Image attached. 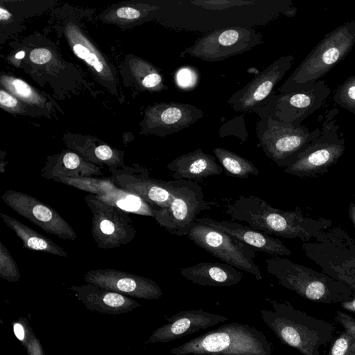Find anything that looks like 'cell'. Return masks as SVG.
<instances>
[{"label":"cell","mask_w":355,"mask_h":355,"mask_svg":"<svg viewBox=\"0 0 355 355\" xmlns=\"http://www.w3.org/2000/svg\"><path fill=\"white\" fill-rule=\"evenodd\" d=\"M56 182L94 195L98 199L128 213L154 216V207L135 194L117 186L110 178H66Z\"/></svg>","instance_id":"9a60e30c"},{"label":"cell","mask_w":355,"mask_h":355,"mask_svg":"<svg viewBox=\"0 0 355 355\" xmlns=\"http://www.w3.org/2000/svg\"><path fill=\"white\" fill-rule=\"evenodd\" d=\"M12 329L15 337L21 343L28 355H45L41 343L26 318H19L14 321Z\"/></svg>","instance_id":"83f0119b"},{"label":"cell","mask_w":355,"mask_h":355,"mask_svg":"<svg viewBox=\"0 0 355 355\" xmlns=\"http://www.w3.org/2000/svg\"><path fill=\"white\" fill-rule=\"evenodd\" d=\"M1 199L20 216L44 232L64 240L73 241L77 234L73 227L53 207L24 192L8 189Z\"/></svg>","instance_id":"4fadbf2b"},{"label":"cell","mask_w":355,"mask_h":355,"mask_svg":"<svg viewBox=\"0 0 355 355\" xmlns=\"http://www.w3.org/2000/svg\"><path fill=\"white\" fill-rule=\"evenodd\" d=\"M204 114L202 110L189 103H160L150 111L149 126L161 137H165L189 127Z\"/></svg>","instance_id":"ffe728a7"},{"label":"cell","mask_w":355,"mask_h":355,"mask_svg":"<svg viewBox=\"0 0 355 355\" xmlns=\"http://www.w3.org/2000/svg\"><path fill=\"white\" fill-rule=\"evenodd\" d=\"M172 183V200L166 208H155L157 223L168 232L185 236L196 223L197 216L210 209L205 200L202 188L195 181L174 180Z\"/></svg>","instance_id":"9c48e42d"},{"label":"cell","mask_w":355,"mask_h":355,"mask_svg":"<svg viewBox=\"0 0 355 355\" xmlns=\"http://www.w3.org/2000/svg\"><path fill=\"white\" fill-rule=\"evenodd\" d=\"M354 349L355 338L345 330L334 340L328 355H352Z\"/></svg>","instance_id":"1f68e13d"},{"label":"cell","mask_w":355,"mask_h":355,"mask_svg":"<svg viewBox=\"0 0 355 355\" xmlns=\"http://www.w3.org/2000/svg\"><path fill=\"white\" fill-rule=\"evenodd\" d=\"M116 15L119 18L134 19L140 17L139 10L131 7H121L116 10Z\"/></svg>","instance_id":"8d00e7d4"},{"label":"cell","mask_w":355,"mask_h":355,"mask_svg":"<svg viewBox=\"0 0 355 355\" xmlns=\"http://www.w3.org/2000/svg\"><path fill=\"white\" fill-rule=\"evenodd\" d=\"M266 270L282 286L310 301L334 304L352 297V289L344 283L279 256L266 259Z\"/></svg>","instance_id":"5b68a950"},{"label":"cell","mask_w":355,"mask_h":355,"mask_svg":"<svg viewBox=\"0 0 355 355\" xmlns=\"http://www.w3.org/2000/svg\"><path fill=\"white\" fill-rule=\"evenodd\" d=\"M86 283L130 297L157 300L163 292L159 285L146 277L113 268H98L85 272Z\"/></svg>","instance_id":"e0dca14e"},{"label":"cell","mask_w":355,"mask_h":355,"mask_svg":"<svg viewBox=\"0 0 355 355\" xmlns=\"http://www.w3.org/2000/svg\"><path fill=\"white\" fill-rule=\"evenodd\" d=\"M206 355H227V354H221L214 353V354H206Z\"/></svg>","instance_id":"7bdbcfd3"},{"label":"cell","mask_w":355,"mask_h":355,"mask_svg":"<svg viewBox=\"0 0 355 355\" xmlns=\"http://www.w3.org/2000/svg\"><path fill=\"white\" fill-rule=\"evenodd\" d=\"M259 145L267 157L279 166L291 164L320 132V127L310 131L307 126L260 117L256 123Z\"/></svg>","instance_id":"52a82bcc"},{"label":"cell","mask_w":355,"mask_h":355,"mask_svg":"<svg viewBox=\"0 0 355 355\" xmlns=\"http://www.w3.org/2000/svg\"><path fill=\"white\" fill-rule=\"evenodd\" d=\"M110 173L117 186L137 195L155 208H166L172 200L171 180L151 178L147 168L137 165L135 167L123 166Z\"/></svg>","instance_id":"2e32d148"},{"label":"cell","mask_w":355,"mask_h":355,"mask_svg":"<svg viewBox=\"0 0 355 355\" xmlns=\"http://www.w3.org/2000/svg\"><path fill=\"white\" fill-rule=\"evenodd\" d=\"M349 216L355 227V204H352L350 207Z\"/></svg>","instance_id":"60d3db41"},{"label":"cell","mask_w":355,"mask_h":355,"mask_svg":"<svg viewBox=\"0 0 355 355\" xmlns=\"http://www.w3.org/2000/svg\"><path fill=\"white\" fill-rule=\"evenodd\" d=\"M198 80V71L193 67H182L175 73L177 85L184 90L193 89L197 85Z\"/></svg>","instance_id":"d6a6232c"},{"label":"cell","mask_w":355,"mask_h":355,"mask_svg":"<svg viewBox=\"0 0 355 355\" xmlns=\"http://www.w3.org/2000/svg\"><path fill=\"white\" fill-rule=\"evenodd\" d=\"M263 43V35L252 28L228 27L207 33L180 53L207 62L223 61Z\"/></svg>","instance_id":"8fae6325"},{"label":"cell","mask_w":355,"mask_h":355,"mask_svg":"<svg viewBox=\"0 0 355 355\" xmlns=\"http://www.w3.org/2000/svg\"><path fill=\"white\" fill-rule=\"evenodd\" d=\"M85 201L92 212L91 232L101 249H113L132 241L136 230L128 212L89 193Z\"/></svg>","instance_id":"7c38bea8"},{"label":"cell","mask_w":355,"mask_h":355,"mask_svg":"<svg viewBox=\"0 0 355 355\" xmlns=\"http://www.w3.org/2000/svg\"><path fill=\"white\" fill-rule=\"evenodd\" d=\"M180 275L193 284L203 286L228 287L241 282L240 270L225 263L200 262L180 269Z\"/></svg>","instance_id":"cb8c5ba5"},{"label":"cell","mask_w":355,"mask_h":355,"mask_svg":"<svg viewBox=\"0 0 355 355\" xmlns=\"http://www.w3.org/2000/svg\"><path fill=\"white\" fill-rule=\"evenodd\" d=\"M71 290L87 309L99 313L119 315L141 306V304L132 297L92 284L73 285Z\"/></svg>","instance_id":"7402d4cb"},{"label":"cell","mask_w":355,"mask_h":355,"mask_svg":"<svg viewBox=\"0 0 355 355\" xmlns=\"http://www.w3.org/2000/svg\"><path fill=\"white\" fill-rule=\"evenodd\" d=\"M184 236L223 263L252 275L257 280L262 279L254 262L255 250L236 238L196 222Z\"/></svg>","instance_id":"30bf717a"},{"label":"cell","mask_w":355,"mask_h":355,"mask_svg":"<svg viewBox=\"0 0 355 355\" xmlns=\"http://www.w3.org/2000/svg\"><path fill=\"white\" fill-rule=\"evenodd\" d=\"M1 82L9 90L20 98L32 102L37 101V96L32 88L24 81L12 77H3Z\"/></svg>","instance_id":"4dcf8cb0"},{"label":"cell","mask_w":355,"mask_h":355,"mask_svg":"<svg viewBox=\"0 0 355 355\" xmlns=\"http://www.w3.org/2000/svg\"><path fill=\"white\" fill-rule=\"evenodd\" d=\"M166 318L168 322L156 329L147 343H167L228 320L224 315L202 309L182 311Z\"/></svg>","instance_id":"d6986e66"},{"label":"cell","mask_w":355,"mask_h":355,"mask_svg":"<svg viewBox=\"0 0 355 355\" xmlns=\"http://www.w3.org/2000/svg\"><path fill=\"white\" fill-rule=\"evenodd\" d=\"M352 355H355V349L354 351L353 352L352 354Z\"/></svg>","instance_id":"ee69618b"},{"label":"cell","mask_w":355,"mask_h":355,"mask_svg":"<svg viewBox=\"0 0 355 355\" xmlns=\"http://www.w3.org/2000/svg\"><path fill=\"white\" fill-rule=\"evenodd\" d=\"M331 89L324 80L302 89L271 95L252 112L259 117H268L280 122L302 124L318 111L327 101Z\"/></svg>","instance_id":"ba28073f"},{"label":"cell","mask_w":355,"mask_h":355,"mask_svg":"<svg viewBox=\"0 0 355 355\" xmlns=\"http://www.w3.org/2000/svg\"><path fill=\"white\" fill-rule=\"evenodd\" d=\"M340 306L345 310L355 312V295H352L348 300L340 302Z\"/></svg>","instance_id":"f35d334b"},{"label":"cell","mask_w":355,"mask_h":355,"mask_svg":"<svg viewBox=\"0 0 355 355\" xmlns=\"http://www.w3.org/2000/svg\"><path fill=\"white\" fill-rule=\"evenodd\" d=\"M0 103L2 106L8 108L15 107L18 104V101L15 97L3 89L0 91Z\"/></svg>","instance_id":"74e56055"},{"label":"cell","mask_w":355,"mask_h":355,"mask_svg":"<svg viewBox=\"0 0 355 355\" xmlns=\"http://www.w3.org/2000/svg\"><path fill=\"white\" fill-rule=\"evenodd\" d=\"M334 230V239L330 232L325 233L323 231L315 237L321 242L319 244L324 251L333 255L334 259L338 260V262L333 261V263L321 266L326 275L348 286L352 291V295H355L354 245L345 232L338 234V237L336 230Z\"/></svg>","instance_id":"ac0fdd59"},{"label":"cell","mask_w":355,"mask_h":355,"mask_svg":"<svg viewBox=\"0 0 355 355\" xmlns=\"http://www.w3.org/2000/svg\"><path fill=\"white\" fill-rule=\"evenodd\" d=\"M336 318L344 329L355 338V318L340 311H336Z\"/></svg>","instance_id":"e575fe53"},{"label":"cell","mask_w":355,"mask_h":355,"mask_svg":"<svg viewBox=\"0 0 355 355\" xmlns=\"http://www.w3.org/2000/svg\"><path fill=\"white\" fill-rule=\"evenodd\" d=\"M0 216L3 223L21 239L24 248L42 251L60 257H68L69 255L64 248L57 245L51 239L7 214L1 213Z\"/></svg>","instance_id":"484cf974"},{"label":"cell","mask_w":355,"mask_h":355,"mask_svg":"<svg viewBox=\"0 0 355 355\" xmlns=\"http://www.w3.org/2000/svg\"><path fill=\"white\" fill-rule=\"evenodd\" d=\"M272 345L265 334L248 324L231 322L173 348V355H271Z\"/></svg>","instance_id":"277c9868"},{"label":"cell","mask_w":355,"mask_h":355,"mask_svg":"<svg viewBox=\"0 0 355 355\" xmlns=\"http://www.w3.org/2000/svg\"><path fill=\"white\" fill-rule=\"evenodd\" d=\"M31 60L37 64H43L48 62L51 58V53L44 48L35 49L30 53Z\"/></svg>","instance_id":"d590c367"},{"label":"cell","mask_w":355,"mask_h":355,"mask_svg":"<svg viewBox=\"0 0 355 355\" xmlns=\"http://www.w3.org/2000/svg\"><path fill=\"white\" fill-rule=\"evenodd\" d=\"M272 309L260 311L263 322L284 344L302 355H321L319 349L333 338L334 325L296 309L286 302L265 298Z\"/></svg>","instance_id":"7a4b0ae2"},{"label":"cell","mask_w":355,"mask_h":355,"mask_svg":"<svg viewBox=\"0 0 355 355\" xmlns=\"http://www.w3.org/2000/svg\"><path fill=\"white\" fill-rule=\"evenodd\" d=\"M335 104L355 114V76L347 78L338 85L333 96Z\"/></svg>","instance_id":"f1b7e54d"},{"label":"cell","mask_w":355,"mask_h":355,"mask_svg":"<svg viewBox=\"0 0 355 355\" xmlns=\"http://www.w3.org/2000/svg\"><path fill=\"white\" fill-rule=\"evenodd\" d=\"M167 168L175 180L195 182L209 176L219 175L224 171L217 163L216 157L205 153L200 148L175 158L168 164Z\"/></svg>","instance_id":"603a6c76"},{"label":"cell","mask_w":355,"mask_h":355,"mask_svg":"<svg viewBox=\"0 0 355 355\" xmlns=\"http://www.w3.org/2000/svg\"><path fill=\"white\" fill-rule=\"evenodd\" d=\"M294 60L295 56L289 54L275 60L234 93L227 100V103L236 112H252L271 95L275 85L291 68Z\"/></svg>","instance_id":"5bb4252c"},{"label":"cell","mask_w":355,"mask_h":355,"mask_svg":"<svg viewBox=\"0 0 355 355\" xmlns=\"http://www.w3.org/2000/svg\"><path fill=\"white\" fill-rule=\"evenodd\" d=\"M24 55H25V53L24 51H19L18 52L16 55H15V58H17V59H21L24 57Z\"/></svg>","instance_id":"b9f144b4"},{"label":"cell","mask_w":355,"mask_h":355,"mask_svg":"<svg viewBox=\"0 0 355 355\" xmlns=\"http://www.w3.org/2000/svg\"><path fill=\"white\" fill-rule=\"evenodd\" d=\"M355 45V20L327 33L278 89L279 93L306 88L342 61Z\"/></svg>","instance_id":"3957f363"},{"label":"cell","mask_w":355,"mask_h":355,"mask_svg":"<svg viewBox=\"0 0 355 355\" xmlns=\"http://www.w3.org/2000/svg\"><path fill=\"white\" fill-rule=\"evenodd\" d=\"M196 222L219 230L245 243L255 251H261L271 256H288L291 250L277 239L250 227L249 225L211 218H197Z\"/></svg>","instance_id":"44dd1931"},{"label":"cell","mask_w":355,"mask_h":355,"mask_svg":"<svg viewBox=\"0 0 355 355\" xmlns=\"http://www.w3.org/2000/svg\"><path fill=\"white\" fill-rule=\"evenodd\" d=\"M40 176L56 182L66 178H101L103 173L100 167L85 161L76 153L67 152L50 159L42 169Z\"/></svg>","instance_id":"d4e9b609"},{"label":"cell","mask_w":355,"mask_h":355,"mask_svg":"<svg viewBox=\"0 0 355 355\" xmlns=\"http://www.w3.org/2000/svg\"><path fill=\"white\" fill-rule=\"evenodd\" d=\"M225 213L231 221H243L253 229L268 235L288 239L299 238L309 242L331 224L327 219L304 217L297 207L294 211H283L270 206L253 195H241L225 205Z\"/></svg>","instance_id":"6da1fadb"},{"label":"cell","mask_w":355,"mask_h":355,"mask_svg":"<svg viewBox=\"0 0 355 355\" xmlns=\"http://www.w3.org/2000/svg\"><path fill=\"white\" fill-rule=\"evenodd\" d=\"M73 51L77 57L84 60L89 65L93 67L97 72H102L104 64L98 55L88 48L85 44L76 43L73 46Z\"/></svg>","instance_id":"836d02e7"},{"label":"cell","mask_w":355,"mask_h":355,"mask_svg":"<svg viewBox=\"0 0 355 355\" xmlns=\"http://www.w3.org/2000/svg\"><path fill=\"white\" fill-rule=\"evenodd\" d=\"M336 107L320 116V132L302 151L295 159L284 168V172L301 177H311L327 172L336 164L345 150L344 134L336 123Z\"/></svg>","instance_id":"8992f818"},{"label":"cell","mask_w":355,"mask_h":355,"mask_svg":"<svg viewBox=\"0 0 355 355\" xmlns=\"http://www.w3.org/2000/svg\"><path fill=\"white\" fill-rule=\"evenodd\" d=\"M0 277L11 283L18 282L21 277L17 262L2 242H0Z\"/></svg>","instance_id":"f546056e"},{"label":"cell","mask_w":355,"mask_h":355,"mask_svg":"<svg viewBox=\"0 0 355 355\" xmlns=\"http://www.w3.org/2000/svg\"><path fill=\"white\" fill-rule=\"evenodd\" d=\"M10 17V14L2 7L0 8V19L1 21L7 20Z\"/></svg>","instance_id":"ab89813d"},{"label":"cell","mask_w":355,"mask_h":355,"mask_svg":"<svg viewBox=\"0 0 355 355\" xmlns=\"http://www.w3.org/2000/svg\"><path fill=\"white\" fill-rule=\"evenodd\" d=\"M213 153L227 175L247 178L250 175L257 176L260 173L252 162L232 151L216 147L214 148Z\"/></svg>","instance_id":"4316f807"}]
</instances>
